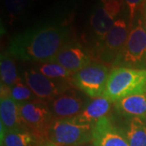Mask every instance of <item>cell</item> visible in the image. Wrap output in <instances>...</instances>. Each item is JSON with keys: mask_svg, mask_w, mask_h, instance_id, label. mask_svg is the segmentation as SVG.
Instances as JSON below:
<instances>
[{"mask_svg": "<svg viewBox=\"0 0 146 146\" xmlns=\"http://www.w3.org/2000/svg\"><path fill=\"white\" fill-rule=\"evenodd\" d=\"M68 33L58 26H47L13 40L9 54L25 61L50 62L65 46Z\"/></svg>", "mask_w": 146, "mask_h": 146, "instance_id": "cell-1", "label": "cell"}, {"mask_svg": "<svg viewBox=\"0 0 146 146\" xmlns=\"http://www.w3.org/2000/svg\"><path fill=\"white\" fill-rule=\"evenodd\" d=\"M146 94V69L119 67L112 69L102 97L115 102L123 98Z\"/></svg>", "mask_w": 146, "mask_h": 146, "instance_id": "cell-2", "label": "cell"}, {"mask_svg": "<svg viewBox=\"0 0 146 146\" xmlns=\"http://www.w3.org/2000/svg\"><path fill=\"white\" fill-rule=\"evenodd\" d=\"M94 125L80 123L76 118L53 121L48 141L58 146H76L92 142Z\"/></svg>", "mask_w": 146, "mask_h": 146, "instance_id": "cell-3", "label": "cell"}, {"mask_svg": "<svg viewBox=\"0 0 146 146\" xmlns=\"http://www.w3.org/2000/svg\"><path fill=\"white\" fill-rule=\"evenodd\" d=\"M20 105L21 121L25 129L41 143L48 141L50 127L54 120L48 102L36 99Z\"/></svg>", "mask_w": 146, "mask_h": 146, "instance_id": "cell-4", "label": "cell"}, {"mask_svg": "<svg viewBox=\"0 0 146 146\" xmlns=\"http://www.w3.org/2000/svg\"><path fill=\"white\" fill-rule=\"evenodd\" d=\"M109 75V69L105 65L90 63L73 75L71 83L89 98H99L104 94Z\"/></svg>", "mask_w": 146, "mask_h": 146, "instance_id": "cell-5", "label": "cell"}, {"mask_svg": "<svg viewBox=\"0 0 146 146\" xmlns=\"http://www.w3.org/2000/svg\"><path fill=\"white\" fill-rule=\"evenodd\" d=\"M25 84L38 99L50 102L68 89L72 88L70 81L56 80L45 76L36 69H29L24 73Z\"/></svg>", "mask_w": 146, "mask_h": 146, "instance_id": "cell-6", "label": "cell"}, {"mask_svg": "<svg viewBox=\"0 0 146 146\" xmlns=\"http://www.w3.org/2000/svg\"><path fill=\"white\" fill-rule=\"evenodd\" d=\"M146 58V28L143 20L139 18L130 26V31L125 46L123 48L117 60L126 65L141 63Z\"/></svg>", "mask_w": 146, "mask_h": 146, "instance_id": "cell-7", "label": "cell"}, {"mask_svg": "<svg viewBox=\"0 0 146 146\" xmlns=\"http://www.w3.org/2000/svg\"><path fill=\"white\" fill-rule=\"evenodd\" d=\"M123 7V0H100V5L91 17L94 33L103 41L107 33L119 18Z\"/></svg>", "mask_w": 146, "mask_h": 146, "instance_id": "cell-8", "label": "cell"}, {"mask_svg": "<svg viewBox=\"0 0 146 146\" xmlns=\"http://www.w3.org/2000/svg\"><path fill=\"white\" fill-rule=\"evenodd\" d=\"M89 102L76 89L71 88L50 101V107L54 119H72L82 112Z\"/></svg>", "mask_w": 146, "mask_h": 146, "instance_id": "cell-9", "label": "cell"}, {"mask_svg": "<svg viewBox=\"0 0 146 146\" xmlns=\"http://www.w3.org/2000/svg\"><path fill=\"white\" fill-rule=\"evenodd\" d=\"M92 143L94 146H130L123 131L108 117L101 119L94 125Z\"/></svg>", "mask_w": 146, "mask_h": 146, "instance_id": "cell-10", "label": "cell"}, {"mask_svg": "<svg viewBox=\"0 0 146 146\" xmlns=\"http://www.w3.org/2000/svg\"><path fill=\"white\" fill-rule=\"evenodd\" d=\"M0 125L7 131L26 130L21 121L20 105L11 98L10 89L1 85Z\"/></svg>", "mask_w": 146, "mask_h": 146, "instance_id": "cell-11", "label": "cell"}, {"mask_svg": "<svg viewBox=\"0 0 146 146\" xmlns=\"http://www.w3.org/2000/svg\"><path fill=\"white\" fill-rule=\"evenodd\" d=\"M50 62H54L74 74L91 63L89 54L81 47L65 45Z\"/></svg>", "mask_w": 146, "mask_h": 146, "instance_id": "cell-12", "label": "cell"}, {"mask_svg": "<svg viewBox=\"0 0 146 146\" xmlns=\"http://www.w3.org/2000/svg\"><path fill=\"white\" fill-rule=\"evenodd\" d=\"M130 31V27L123 19L119 18L105 36V50L111 54H117L118 56L125 46L127 36Z\"/></svg>", "mask_w": 146, "mask_h": 146, "instance_id": "cell-13", "label": "cell"}, {"mask_svg": "<svg viewBox=\"0 0 146 146\" xmlns=\"http://www.w3.org/2000/svg\"><path fill=\"white\" fill-rule=\"evenodd\" d=\"M111 107V102L104 97L95 98L89 102L82 112L75 117L80 123L94 125L98 120L106 117Z\"/></svg>", "mask_w": 146, "mask_h": 146, "instance_id": "cell-14", "label": "cell"}, {"mask_svg": "<svg viewBox=\"0 0 146 146\" xmlns=\"http://www.w3.org/2000/svg\"><path fill=\"white\" fill-rule=\"evenodd\" d=\"M115 108L122 115L146 119V94L131 95L115 102Z\"/></svg>", "mask_w": 146, "mask_h": 146, "instance_id": "cell-15", "label": "cell"}, {"mask_svg": "<svg viewBox=\"0 0 146 146\" xmlns=\"http://www.w3.org/2000/svg\"><path fill=\"white\" fill-rule=\"evenodd\" d=\"M123 131L130 146H146V119L131 118Z\"/></svg>", "mask_w": 146, "mask_h": 146, "instance_id": "cell-16", "label": "cell"}, {"mask_svg": "<svg viewBox=\"0 0 146 146\" xmlns=\"http://www.w3.org/2000/svg\"><path fill=\"white\" fill-rule=\"evenodd\" d=\"M9 53H2L0 60L1 85L11 89L21 79L18 76L16 66Z\"/></svg>", "mask_w": 146, "mask_h": 146, "instance_id": "cell-17", "label": "cell"}, {"mask_svg": "<svg viewBox=\"0 0 146 146\" xmlns=\"http://www.w3.org/2000/svg\"><path fill=\"white\" fill-rule=\"evenodd\" d=\"M1 144L5 146H38L40 142L30 131L19 130L7 131Z\"/></svg>", "mask_w": 146, "mask_h": 146, "instance_id": "cell-18", "label": "cell"}, {"mask_svg": "<svg viewBox=\"0 0 146 146\" xmlns=\"http://www.w3.org/2000/svg\"><path fill=\"white\" fill-rule=\"evenodd\" d=\"M36 70L48 78L56 80H70L74 73L54 62L41 63Z\"/></svg>", "mask_w": 146, "mask_h": 146, "instance_id": "cell-19", "label": "cell"}, {"mask_svg": "<svg viewBox=\"0 0 146 146\" xmlns=\"http://www.w3.org/2000/svg\"><path fill=\"white\" fill-rule=\"evenodd\" d=\"M10 94L11 98L19 104L38 99L26 84L23 83L22 80L11 88Z\"/></svg>", "mask_w": 146, "mask_h": 146, "instance_id": "cell-20", "label": "cell"}, {"mask_svg": "<svg viewBox=\"0 0 146 146\" xmlns=\"http://www.w3.org/2000/svg\"><path fill=\"white\" fill-rule=\"evenodd\" d=\"M30 0H5L4 4L9 15L16 16L21 15L28 7Z\"/></svg>", "mask_w": 146, "mask_h": 146, "instance_id": "cell-21", "label": "cell"}, {"mask_svg": "<svg viewBox=\"0 0 146 146\" xmlns=\"http://www.w3.org/2000/svg\"><path fill=\"white\" fill-rule=\"evenodd\" d=\"M125 2L126 5L127 7L128 12H129V19H130L131 25H132V21L134 20L136 15V12L141 9V7L144 4L145 0H123Z\"/></svg>", "mask_w": 146, "mask_h": 146, "instance_id": "cell-22", "label": "cell"}, {"mask_svg": "<svg viewBox=\"0 0 146 146\" xmlns=\"http://www.w3.org/2000/svg\"><path fill=\"white\" fill-rule=\"evenodd\" d=\"M39 146H58L55 144H54L51 141H45L43 143H41Z\"/></svg>", "mask_w": 146, "mask_h": 146, "instance_id": "cell-23", "label": "cell"}, {"mask_svg": "<svg viewBox=\"0 0 146 146\" xmlns=\"http://www.w3.org/2000/svg\"><path fill=\"white\" fill-rule=\"evenodd\" d=\"M76 146H94L93 145V143L92 142H90V143H87V144H84V145H76Z\"/></svg>", "mask_w": 146, "mask_h": 146, "instance_id": "cell-24", "label": "cell"}, {"mask_svg": "<svg viewBox=\"0 0 146 146\" xmlns=\"http://www.w3.org/2000/svg\"><path fill=\"white\" fill-rule=\"evenodd\" d=\"M145 28H146V11H145Z\"/></svg>", "mask_w": 146, "mask_h": 146, "instance_id": "cell-25", "label": "cell"}, {"mask_svg": "<svg viewBox=\"0 0 146 146\" xmlns=\"http://www.w3.org/2000/svg\"><path fill=\"white\" fill-rule=\"evenodd\" d=\"M1 146H5V145H4L3 144H1Z\"/></svg>", "mask_w": 146, "mask_h": 146, "instance_id": "cell-26", "label": "cell"}, {"mask_svg": "<svg viewBox=\"0 0 146 146\" xmlns=\"http://www.w3.org/2000/svg\"><path fill=\"white\" fill-rule=\"evenodd\" d=\"M38 146H39V145H38Z\"/></svg>", "mask_w": 146, "mask_h": 146, "instance_id": "cell-27", "label": "cell"}]
</instances>
